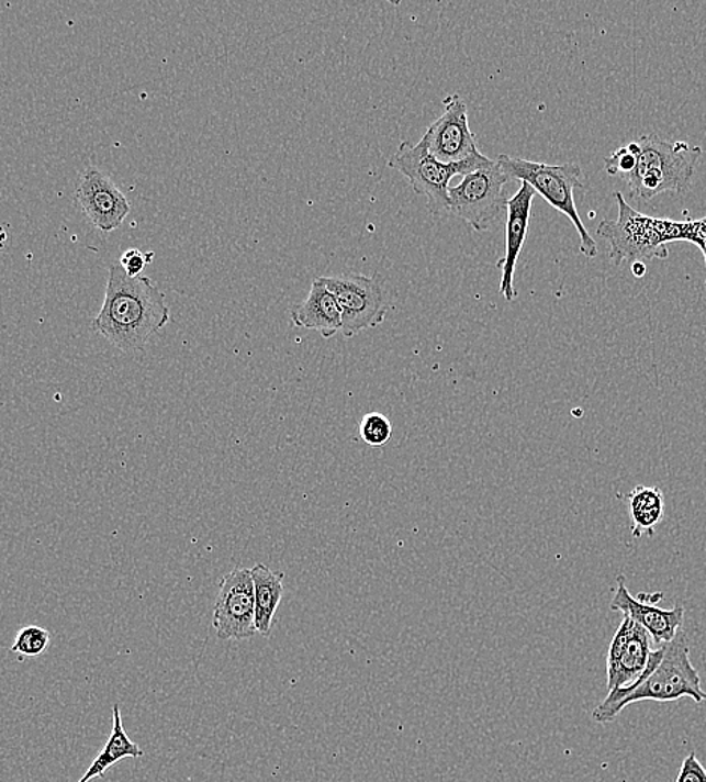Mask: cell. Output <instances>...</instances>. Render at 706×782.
Returning <instances> with one entry per match:
<instances>
[{
    "instance_id": "cell-23",
    "label": "cell",
    "mask_w": 706,
    "mask_h": 782,
    "mask_svg": "<svg viewBox=\"0 0 706 782\" xmlns=\"http://www.w3.org/2000/svg\"><path fill=\"white\" fill-rule=\"evenodd\" d=\"M675 782H706V769L697 760L695 752L685 757Z\"/></svg>"
},
{
    "instance_id": "cell-4",
    "label": "cell",
    "mask_w": 706,
    "mask_h": 782,
    "mask_svg": "<svg viewBox=\"0 0 706 782\" xmlns=\"http://www.w3.org/2000/svg\"><path fill=\"white\" fill-rule=\"evenodd\" d=\"M640 146L639 163L635 172L625 178L631 198L637 203H648L663 193H687L699 166L704 149L687 142H669L648 134L637 141Z\"/></svg>"
},
{
    "instance_id": "cell-16",
    "label": "cell",
    "mask_w": 706,
    "mask_h": 782,
    "mask_svg": "<svg viewBox=\"0 0 706 782\" xmlns=\"http://www.w3.org/2000/svg\"><path fill=\"white\" fill-rule=\"evenodd\" d=\"M255 590V625L258 634L269 637L276 611L283 596V573H276L266 565L250 569Z\"/></svg>"
},
{
    "instance_id": "cell-2",
    "label": "cell",
    "mask_w": 706,
    "mask_h": 782,
    "mask_svg": "<svg viewBox=\"0 0 706 782\" xmlns=\"http://www.w3.org/2000/svg\"><path fill=\"white\" fill-rule=\"evenodd\" d=\"M706 702L701 675L690 661L688 638L683 630L669 645L652 650L642 678L630 686L608 692L607 699L595 708L592 718L598 724L612 723L632 703L676 702L684 699Z\"/></svg>"
},
{
    "instance_id": "cell-14",
    "label": "cell",
    "mask_w": 706,
    "mask_h": 782,
    "mask_svg": "<svg viewBox=\"0 0 706 782\" xmlns=\"http://www.w3.org/2000/svg\"><path fill=\"white\" fill-rule=\"evenodd\" d=\"M535 194L537 191L531 189L527 182H522L517 193L509 199L508 210H506L505 256L497 260L496 267L502 271L498 292L509 303L517 297V291L514 288L515 268H517L518 258L525 247L527 232H529L531 202H534Z\"/></svg>"
},
{
    "instance_id": "cell-7",
    "label": "cell",
    "mask_w": 706,
    "mask_h": 782,
    "mask_svg": "<svg viewBox=\"0 0 706 782\" xmlns=\"http://www.w3.org/2000/svg\"><path fill=\"white\" fill-rule=\"evenodd\" d=\"M511 179L497 160L466 175L460 185L450 187V214L468 223L473 231H489L508 210L505 187Z\"/></svg>"
},
{
    "instance_id": "cell-18",
    "label": "cell",
    "mask_w": 706,
    "mask_h": 782,
    "mask_svg": "<svg viewBox=\"0 0 706 782\" xmlns=\"http://www.w3.org/2000/svg\"><path fill=\"white\" fill-rule=\"evenodd\" d=\"M632 523V536L652 535L663 521L664 495L659 488L637 487L627 495Z\"/></svg>"
},
{
    "instance_id": "cell-19",
    "label": "cell",
    "mask_w": 706,
    "mask_h": 782,
    "mask_svg": "<svg viewBox=\"0 0 706 782\" xmlns=\"http://www.w3.org/2000/svg\"><path fill=\"white\" fill-rule=\"evenodd\" d=\"M51 645V634L42 626H24L19 630L15 643L11 647L12 653L35 658L43 655Z\"/></svg>"
},
{
    "instance_id": "cell-25",
    "label": "cell",
    "mask_w": 706,
    "mask_h": 782,
    "mask_svg": "<svg viewBox=\"0 0 706 782\" xmlns=\"http://www.w3.org/2000/svg\"><path fill=\"white\" fill-rule=\"evenodd\" d=\"M631 272L637 279H642L647 275V264L642 262V260H637V262L631 264Z\"/></svg>"
},
{
    "instance_id": "cell-6",
    "label": "cell",
    "mask_w": 706,
    "mask_h": 782,
    "mask_svg": "<svg viewBox=\"0 0 706 782\" xmlns=\"http://www.w3.org/2000/svg\"><path fill=\"white\" fill-rule=\"evenodd\" d=\"M490 163L491 158L482 154L460 165H445L437 161L419 141L415 145L403 142L389 160V167L403 174L417 194L425 196L429 213L440 215L450 211V179L464 178Z\"/></svg>"
},
{
    "instance_id": "cell-9",
    "label": "cell",
    "mask_w": 706,
    "mask_h": 782,
    "mask_svg": "<svg viewBox=\"0 0 706 782\" xmlns=\"http://www.w3.org/2000/svg\"><path fill=\"white\" fill-rule=\"evenodd\" d=\"M213 626L221 639H247L258 634L250 569L237 566L222 578L214 602Z\"/></svg>"
},
{
    "instance_id": "cell-12",
    "label": "cell",
    "mask_w": 706,
    "mask_h": 782,
    "mask_svg": "<svg viewBox=\"0 0 706 782\" xmlns=\"http://www.w3.org/2000/svg\"><path fill=\"white\" fill-rule=\"evenodd\" d=\"M651 653V635L648 630L631 618L624 617L608 649V692L630 686L642 678Z\"/></svg>"
},
{
    "instance_id": "cell-13",
    "label": "cell",
    "mask_w": 706,
    "mask_h": 782,
    "mask_svg": "<svg viewBox=\"0 0 706 782\" xmlns=\"http://www.w3.org/2000/svg\"><path fill=\"white\" fill-rule=\"evenodd\" d=\"M76 199L89 222L103 232L117 230L130 213L128 199L97 167L85 169L77 186Z\"/></svg>"
},
{
    "instance_id": "cell-21",
    "label": "cell",
    "mask_w": 706,
    "mask_h": 782,
    "mask_svg": "<svg viewBox=\"0 0 706 782\" xmlns=\"http://www.w3.org/2000/svg\"><path fill=\"white\" fill-rule=\"evenodd\" d=\"M640 156V146L636 142L620 146L610 157L604 160V169L610 177L628 178L637 167Z\"/></svg>"
},
{
    "instance_id": "cell-17",
    "label": "cell",
    "mask_w": 706,
    "mask_h": 782,
    "mask_svg": "<svg viewBox=\"0 0 706 782\" xmlns=\"http://www.w3.org/2000/svg\"><path fill=\"white\" fill-rule=\"evenodd\" d=\"M142 756H144V749L133 742L127 733H125L120 706L115 704L113 706V727L108 744H105L103 751L92 761V764L89 766L85 775L77 782H89L94 778H101L112 766L120 763L121 760L139 759Z\"/></svg>"
},
{
    "instance_id": "cell-10",
    "label": "cell",
    "mask_w": 706,
    "mask_h": 782,
    "mask_svg": "<svg viewBox=\"0 0 706 782\" xmlns=\"http://www.w3.org/2000/svg\"><path fill=\"white\" fill-rule=\"evenodd\" d=\"M444 115L428 125L421 142L437 161L460 165L482 156L469 125L468 105L458 93L444 100Z\"/></svg>"
},
{
    "instance_id": "cell-11",
    "label": "cell",
    "mask_w": 706,
    "mask_h": 782,
    "mask_svg": "<svg viewBox=\"0 0 706 782\" xmlns=\"http://www.w3.org/2000/svg\"><path fill=\"white\" fill-rule=\"evenodd\" d=\"M663 599V593H640L632 597L625 585V577H618V586L610 602L613 611H619L624 617L631 618L637 625L645 627L657 646L669 645L681 633L684 625V606L675 605L672 610H663L657 602Z\"/></svg>"
},
{
    "instance_id": "cell-3",
    "label": "cell",
    "mask_w": 706,
    "mask_h": 782,
    "mask_svg": "<svg viewBox=\"0 0 706 782\" xmlns=\"http://www.w3.org/2000/svg\"><path fill=\"white\" fill-rule=\"evenodd\" d=\"M613 196L618 203V219L603 220L596 230V234L610 244L608 258L613 264L668 259L669 243L688 242L690 220L673 222L649 217L628 205L619 191Z\"/></svg>"
},
{
    "instance_id": "cell-1",
    "label": "cell",
    "mask_w": 706,
    "mask_h": 782,
    "mask_svg": "<svg viewBox=\"0 0 706 782\" xmlns=\"http://www.w3.org/2000/svg\"><path fill=\"white\" fill-rule=\"evenodd\" d=\"M165 295L146 276L130 277L120 264L109 268L103 308L94 329L123 353H135L169 323Z\"/></svg>"
},
{
    "instance_id": "cell-24",
    "label": "cell",
    "mask_w": 706,
    "mask_h": 782,
    "mask_svg": "<svg viewBox=\"0 0 706 782\" xmlns=\"http://www.w3.org/2000/svg\"><path fill=\"white\" fill-rule=\"evenodd\" d=\"M687 243L695 244V246L699 247L702 255H704L706 268V217L701 220H690V234Z\"/></svg>"
},
{
    "instance_id": "cell-5",
    "label": "cell",
    "mask_w": 706,
    "mask_h": 782,
    "mask_svg": "<svg viewBox=\"0 0 706 782\" xmlns=\"http://www.w3.org/2000/svg\"><path fill=\"white\" fill-rule=\"evenodd\" d=\"M496 160L513 181L517 179L519 182H527L537 194L549 202V205L571 220L579 232L580 254L586 258H595L598 255V246L583 225L575 206L574 190L583 189L582 167L578 163L547 165V163L525 160L506 154H502Z\"/></svg>"
},
{
    "instance_id": "cell-22",
    "label": "cell",
    "mask_w": 706,
    "mask_h": 782,
    "mask_svg": "<svg viewBox=\"0 0 706 782\" xmlns=\"http://www.w3.org/2000/svg\"><path fill=\"white\" fill-rule=\"evenodd\" d=\"M153 259V252L144 254L139 248H130V250L121 256L120 265L130 277H139L146 265L152 262Z\"/></svg>"
},
{
    "instance_id": "cell-20",
    "label": "cell",
    "mask_w": 706,
    "mask_h": 782,
    "mask_svg": "<svg viewBox=\"0 0 706 782\" xmlns=\"http://www.w3.org/2000/svg\"><path fill=\"white\" fill-rule=\"evenodd\" d=\"M359 432L368 446L383 447L392 439V423L381 413H368L360 422Z\"/></svg>"
},
{
    "instance_id": "cell-15",
    "label": "cell",
    "mask_w": 706,
    "mask_h": 782,
    "mask_svg": "<svg viewBox=\"0 0 706 782\" xmlns=\"http://www.w3.org/2000/svg\"><path fill=\"white\" fill-rule=\"evenodd\" d=\"M291 321L295 327L318 332L324 339H330L335 334L343 332V311L322 277H316L312 282L306 300L292 309Z\"/></svg>"
},
{
    "instance_id": "cell-8",
    "label": "cell",
    "mask_w": 706,
    "mask_h": 782,
    "mask_svg": "<svg viewBox=\"0 0 706 782\" xmlns=\"http://www.w3.org/2000/svg\"><path fill=\"white\" fill-rule=\"evenodd\" d=\"M343 311V336L350 339L365 329L379 327L388 315L389 304L376 277L363 275L322 276Z\"/></svg>"
}]
</instances>
